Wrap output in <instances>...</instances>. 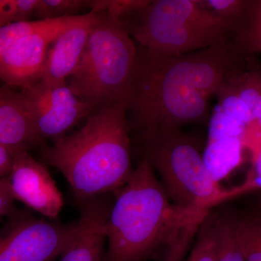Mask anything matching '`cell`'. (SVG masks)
<instances>
[{
    "instance_id": "22",
    "label": "cell",
    "mask_w": 261,
    "mask_h": 261,
    "mask_svg": "<svg viewBox=\"0 0 261 261\" xmlns=\"http://www.w3.org/2000/svg\"><path fill=\"white\" fill-rule=\"evenodd\" d=\"M216 95L219 97L218 106L225 114L246 126L254 121L250 109L239 97L230 82H226L221 85Z\"/></svg>"
},
{
    "instance_id": "10",
    "label": "cell",
    "mask_w": 261,
    "mask_h": 261,
    "mask_svg": "<svg viewBox=\"0 0 261 261\" xmlns=\"http://www.w3.org/2000/svg\"><path fill=\"white\" fill-rule=\"evenodd\" d=\"M8 177L15 200L47 219L58 217L63 208V195L45 164L37 161L29 151H18Z\"/></svg>"
},
{
    "instance_id": "2",
    "label": "cell",
    "mask_w": 261,
    "mask_h": 261,
    "mask_svg": "<svg viewBox=\"0 0 261 261\" xmlns=\"http://www.w3.org/2000/svg\"><path fill=\"white\" fill-rule=\"evenodd\" d=\"M41 155L63 175L80 204L118 191L134 170L124 104L94 111L80 129L42 147Z\"/></svg>"
},
{
    "instance_id": "11",
    "label": "cell",
    "mask_w": 261,
    "mask_h": 261,
    "mask_svg": "<svg viewBox=\"0 0 261 261\" xmlns=\"http://www.w3.org/2000/svg\"><path fill=\"white\" fill-rule=\"evenodd\" d=\"M76 232L59 261H103L111 207L103 195L80 204Z\"/></svg>"
},
{
    "instance_id": "1",
    "label": "cell",
    "mask_w": 261,
    "mask_h": 261,
    "mask_svg": "<svg viewBox=\"0 0 261 261\" xmlns=\"http://www.w3.org/2000/svg\"><path fill=\"white\" fill-rule=\"evenodd\" d=\"M118 192L108 218L103 261H144L169 251L197 232L208 214L172 203L145 158Z\"/></svg>"
},
{
    "instance_id": "21",
    "label": "cell",
    "mask_w": 261,
    "mask_h": 261,
    "mask_svg": "<svg viewBox=\"0 0 261 261\" xmlns=\"http://www.w3.org/2000/svg\"><path fill=\"white\" fill-rule=\"evenodd\" d=\"M247 126L225 114L219 106L209 118L207 142L228 138H243Z\"/></svg>"
},
{
    "instance_id": "16",
    "label": "cell",
    "mask_w": 261,
    "mask_h": 261,
    "mask_svg": "<svg viewBox=\"0 0 261 261\" xmlns=\"http://www.w3.org/2000/svg\"><path fill=\"white\" fill-rule=\"evenodd\" d=\"M232 230L235 241L245 261H261L260 217L232 213Z\"/></svg>"
},
{
    "instance_id": "5",
    "label": "cell",
    "mask_w": 261,
    "mask_h": 261,
    "mask_svg": "<svg viewBox=\"0 0 261 261\" xmlns=\"http://www.w3.org/2000/svg\"><path fill=\"white\" fill-rule=\"evenodd\" d=\"M139 46L167 56H181L229 42L231 24L213 14L201 1L155 0L120 20Z\"/></svg>"
},
{
    "instance_id": "25",
    "label": "cell",
    "mask_w": 261,
    "mask_h": 261,
    "mask_svg": "<svg viewBox=\"0 0 261 261\" xmlns=\"http://www.w3.org/2000/svg\"><path fill=\"white\" fill-rule=\"evenodd\" d=\"M50 20L18 22L0 28V57L15 43L28 34L40 30L49 23Z\"/></svg>"
},
{
    "instance_id": "26",
    "label": "cell",
    "mask_w": 261,
    "mask_h": 261,
    "mask_svg": "<svg viewBox=\"0 0 261 261\" xmlns=\"http://www.w3.org/2000/svg\"><path fill=\"white\" fill-rule=\"evenodd\" d=\"M201 3L217 18L232 27L245 13L248 0H206Z\"/></svg>"
},
{
    "instance_id": "8",
    "label": "cell",
    "mask_w": 261,
    "mask_h": 261,
    "mask_svg": "<svg viewBox=\"0 0 261 261\" xmlns=\"http://www.w3.org/2000/svg\"><path fill=\"white\" fill-rule=\"evenodd\" d=\"M20 92L28 106L34 129L42 140L55 141L67 135L94 113L89 105L75 96L67 82L40 81Z\"/></svg>"
},
{
    "instance_id": "20",
    "label": "cell",
    "mask_w": 261,
    "mask_h": 261,
    "mask_svg": "<svg viewBox=\"0 0 261 261\" xmlns=\"http://www.w3.org/2000/svg\"><path fill=\"white\" fill-rule=\"evenodd\" d=\"M84 8H88L85 0H39L34 15L39 20H53L77 16Z\"/></svg>"
},
{
    "instance_id": "17",
    "label": "cell",
    "mask_w": 261,
    "mask_h": 261,
    "mask_svg": "<svg viewBox=\"0 0 261 261\" xmlns=\"http://www.w3.org/2000/svg\"><path fill=\"white\" fill-rule=\"evenodd\" d=\"M215 244V261H245L233 237L232 212L218 213Z\"/></svg>"
},
{
    "instance_id": "13",
    "label": "cell",
    "mask_w": 261,
    "mask_h": 261,
    "mask_svg": "<svg viewBox=\"0 0 261 261\" xmlns=\"http://www.w3.org/2000/svg\"><path fill=\"white\" fill-rule=\"evenodd\" d=\"M42 143L22 94L0 86V144L14 150L29 151Z\"/></svg>"
},
{
    "instance_id": "27",
    "label": "cell",
    "mask_w": 261,
    "mask_h": 261,
    "mask_svg": "<svg viewBox=\"0 0 261 261\" xmlns=\"http://www.w3.org/2000/svg\"><path fill=\"white\" fill-rule=\"evenodd\" d=\"M15 200L8 176L0 178V219L13 211Z\"/></svg>"
},
{
    "instance_id": "23",
    "label": "cell",
    "mask_w": 261,
    "mask_h": 261,
    "mask_svg": "<svg viewBox=\"0 0 261 261\" xmlns=\"http://www.w3.org/2000/svg\"><path fill=\"white\" fill-rule=\"evenodd\" d=\"M149 3L144 0H94L88 1V8L94 13L105 12L120 21L145 9Z\"/></svg>"
},
{
    "instance_id": "9",
    "label": "cell",
    "mask_w": 261,
    "mask_h": 261,
    "mask_svg": "<svg viewBox=\"0 0 261 261\" xmlns=\"http://www.w3.org/2000/svg\"><path fill=\"white\" fill-rule=\"evenodd\" d=\"M82 16L53 19L44 28L15 43L0 57V81L21 89L40 82L49 44Z\"/></svg>"
},
{
    "instance_id": "6",
    "label": "cell",
    "mask_w": 261,
    "mask_h": 261,
    "mask_svg": "<svg viewBox=\"0 0 261 261\" xmlns=\"http://www.w3.org/2000/svg\"><path fill=\"white\" fill-rule=\"evenodd\" d=\"M97 13L82 58L66 81L94 112L123 102L137 54L133 39L121 23L105 12Z\"/></svg>"
},
{
    "instance_id": "12",
    "label": "cell",
    "mask_w": 261,
    "mask_h": 261,
    "mask_svg": "<svg viewBox=\"0 0 261 261\" xmlns=\"http://www.w3.org/2000/svg\"><path fill=\"white\" fill-rule=\"evenodd\" d=\"M97 16V13L89 11L57 36L48 48L41 81L66 82L82 58Z\"/></svg>"
},
{
    "instance_id": "24",
    "label": "cell",
    "mask_w": 261,
    "mask_h": 261,
    "mask_svg": "<svg viewBox=\"0 0 261 261\" xmlns=\"http://www.w3.org/2000/svg\"><path fill=\"white\" fill-rule=\"evenodd\" d=\"M39 0H0V28L27 21L34 14Z\"/></svg>"
},
{
    "instance_id": "28",
    "label": "cell",
    "mask_w": 261,
    "mask_h": 261,
    "mask_svg": "<svg viewBox=\"0 0 261 261\" xmlns=\"http://www.w3.org/2000/svg\"><path fill=\"white\" fill-rule=\"evenodd\" d=\"M16 152L18 151L0 144V178L7 177L10 174Z\"/></svg>"
},
{
    "instance_id": "15",
    "label": "cell",
    "mask_w": 261,
    "mask_h": 261,
    "mask_svg": "<svg viewBox=\"0 0 261 261\" xmlns=\"http://www.w3.org/2000/svg\"><path fill=\"white\" fill-rule=\"evenodd\" d=\"M229 42L241 56L261 51V1L248 0L243 16L232 25Z\"/></svg>"
},
{
    "instance_id": "4",
    "label": "cell",
    "mask_w": 261,
    "mask_h": 261,
    "mask_svg": "<svg viewBox=\"0 0 261 261\" xmlns=\"http://www.w3.org/2000/svg\"><path fill=\"white\" fill-rule=\"evenodd\" d=\"M142 157L161 176L173 204L207 214L215 206L238 197L236 189L216 183L202 161L200 144L180 127L163 123L137 134Z\"/></svg>"
},
{
    "instance_id": "18",
    "label": "cell",
    "mask_w": 261,
    "mask_h": 261,
    "mask_svg": "<svg viewBox=\"0 0 261 261\" xmlns=\"http://www.w3.org/2000/svg\"><path fill=\"white\" fill-rule=\"evenodd\" d=\"M240 99L250 109L254 121L260 125L261 76L258 71L241 73L229 82Z\"/></svg>"
},
{
    "instance_id": "14",
    "label": "cell",
    "mask_w": 261,
    "mask_h": 261,
    "mask_svg": "<svg viewBox=\"0 0 261 261\" xmlns=\"http://www.w3.org/2000/svg\"><path fill=\"white\" fill-rule=\"evenodd\" d=\"M245 142L243 138H228L207 142L202 161L211 178L219 184L241 165Z\"/></svg>"
},
{
    "instance_id": "19",
    "label": "cell",
    "mask_w": 261,
    "mask_h": 261,
    "mask_svg": "<svg viewBox=\"0 0 261 261\" xmlns=\"http://www.w3.org/2000/svg\"><path fill=\"white\" fill-rule=\"evenodd\" d=\"M218 213L211 211L200 225L195 246L187 261H215V227Z\"/></svg>"
},
{
    "instance_id": "7",
    "label": "cell",
    "mask_w": 261,
    "mask_h": 261,
    "mask_svg": "<svg viewBox=\"0 0 261 261\" xmlns=\"http://www.w3.org/2000/svg\"><path fill=\"white\" fill-rule=\"evenodd\" d=\"M9 215L0 229V261H54L76 232V222L59 224L13 211Z\"/></svg>"
},
{
    "instance_id": "3",
    "label": "cell",
    "mask_w": 261,
    "mask_h": 261,
    "mask_svg": "<svg viewBox=\"0 0 261 261\" xmlns=\"http://www.w3.org/2000/svg\"><path fill=\"white\" fill-rule=\"evenodd\" d=\"M208 100L192 84L188 55L167 56L137 46L123 99L130 132L138 134L163 123L181 128L205 123L210 118Z\"/></svg>"
}]
</instances>
